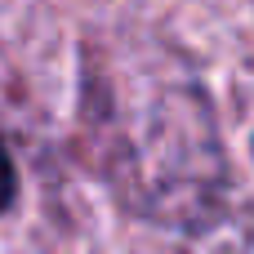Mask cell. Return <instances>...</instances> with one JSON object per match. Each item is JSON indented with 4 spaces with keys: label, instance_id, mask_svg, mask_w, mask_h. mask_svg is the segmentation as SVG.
<instances>
[{
    "label": "cell",
    "instance_id": "cell-1",
    "mask_svg": "<svg viewBox=\"0 0 254 254\" xmlns=\"http://www.w3.org/2000/svg\"><path fill=\"white\" fill-rule=\"evenodd\" d=\"M13 188H18V179H13V161H9V152H4V143H0V210H9Z\"/></svg>",
    "mask_w": 254,
    "mask_h": 254
}]
</instances>
